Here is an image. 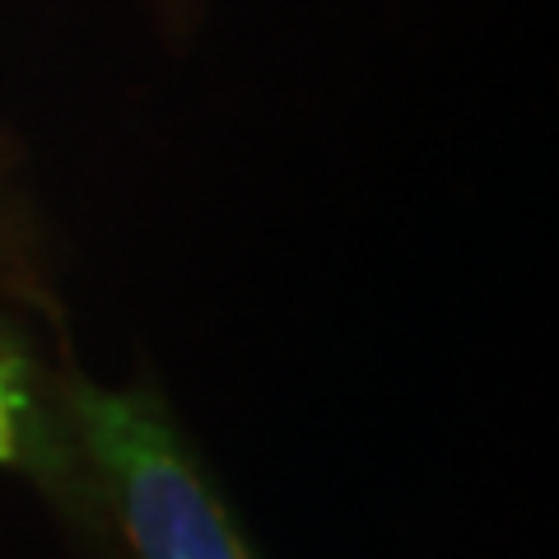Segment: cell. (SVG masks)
Segmentation results:
<instances>
[{"mask_svg":"<svg viewBox=\"0 0 559 559\" xmlns=\"http://www.w3.org/2000/svg\"><path fill=\"white\" fill-rule=\"evenodd\" d=\"M70 419L135 559H257L215 480L150 396L70 382Z\"/></svg>","mask_w":559,"mask_h":559,"instance_id":"1","label":"cell"},{"mask_svg":"<svg viewBox=\"0 0 559 559\" xmlns=\"http://www.w3.org/2000/svg\"><path fill=\"white\" fill-rule=\"evenodd\" d=\"M0 462L5 466H51L61 457L43 439L38 401L28 396V369L14 341H0Z\"/></svg>","mask_w":559,"mask_h":559,"instance_id":"2","label":"cell"},{"mask_svg":"<svg viewBox=\"0 0 559 559\" xmlns=\"http://www.w3.org/2000/svg\"><path fill=\"white\" fill-rule=\"evenodd\" d=\"M0 341H10V336H5V331H0Z\"/></svg>","mask_w":559,"mask_h":559,"instance_id":"3","label":"cell"}]
</instances>
